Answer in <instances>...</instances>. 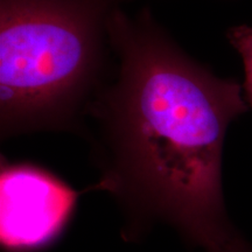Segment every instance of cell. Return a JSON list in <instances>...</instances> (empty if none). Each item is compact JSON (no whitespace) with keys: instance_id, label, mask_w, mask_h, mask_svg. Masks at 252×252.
<instances>
[{"instance_id":"cell-1","label":"cell","mask_w":252,"mask_h":252,"mask_svg":"<svg viewBox=\"0 0 252 252\" xmlns=\"http://www.w3.org/2000/svg\"><path fill=\"white\" fill-rule=\"evenodd\" d=\"M110 33L115 70L86 112L99 187L124 208L127 235L163 223L220 251L239 236L223 201L222 154L229 125L248 110L243 87L187 54L150 7L119 8Z\"/></svg>"},{"instance_id":"cell-2","label":"cell","mask_w":252,"mask_h":252,"mask_svg":"<svg viewBox=\"0 0 252 252\" xmlns=\"http://www.w3.org/2000/svg\"><path fill=\"white\" fill-rule=\"evenodd\" d=\"M132 0H0L1 139L81 130L116 67L110 25Z\"/></svg>"},{"instance_id":"cell-3","label":"cell","mask_w":252,"mask_h":252,"mask_svg":"<svg viewBox=\"0 0 252 252\" xmlns=\"http://www.w3.org/2000/svg\"><path fill=\"white\" fill-rule=\"evenodd\" d=\"M77 194L45 169L2 163L0 238L8 251H31L50 243L70 216Z\"/></svg>"},{"instance_id":"cell-4","label":"cell","mask_w":252,"mask_h":252,"mask_svg":"<svg viewBox=\"0 0 252 252\" xmlns=\"http://www.w3.org/2000/svg\"><path fill=\"white\" fill-rule=\"evenodd\" d=\"M228 40L243 61L244 90L247 102L252 106V26L239 25L228 31Z\"/></svg>"},{"instance_id":"cell-5","label":"cell","mask_w":252,"mask_h":252,"mask_svg":"<svg viewBox=\"0 0 252 252\" xmlns=\"http://www.w3.org/2000/svg\"><path fill=\"white\" fill-rule=\"evenodd\" d=\"M217 252H252V248L245 243L243 239L241 238V236H238L231 243H229L222 250Z\"/></svg>"}]
</instances>
